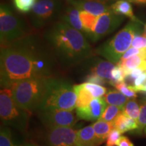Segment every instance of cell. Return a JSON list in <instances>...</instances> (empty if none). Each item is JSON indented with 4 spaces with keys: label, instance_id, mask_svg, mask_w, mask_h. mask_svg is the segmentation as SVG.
Wrapping results in <instances>:
<instances>
[{
    "label": "cell",
    "instance_id": "obj_20",
    "mask_svg": "<svg viewBox=\"0 0 146 146\" xmlns=\"http://www.w3.org/2000/svg\"><path fill=\"white\" fill-rule=\"evenodd\" d=\"M74 89L77 96L76 108L87 106L94 99L91 93L85 89L82 84L74 85Z\"/></svg>",
    "mask_w": 146,
    "mask_h": 146
},
{
    "label": "cell",
    "instance_id": "obj_22",
    "mask_svg": "<svg viewBox=\"0 0 146 146\" xmlns=\"http://www.w3.org/2000/svg\"><path fill=\"white\" fill-rule=\"evenodd\" d=\"M79 13L80 18H81L84 31H85V34L88 36L93 31L98 16L93 15L86 11L83 10H80Z\"/></svg>",
    "mask_w": 146,
    "mask_h": 146
},
{
    "label": "cell",
    "instance_id": "obj_8",
    "mask_svg": "<svg viewBox=\"0 0 146 146\" xmlns=\"http://www.w3.org/2000/svg\"><path fill=\"white\" fill-rule=\"evenodd\" d=\"M61 4L57 0H39L31 11L30 20L35 29L50 25L59 15Z\"/></svg>",
    "mask_w": 146,
    "mask_h": 146
},
{
    "label": "cell",
    "instance_id": "obj_1",
    "mask_svg": "<svg viewBox=\"0 0 146 146\" xmlns=\"http://www.w3.org/2000/svg\"><path fill=\"white\" fill-rule=\"evenodd\" d=\"M42 40L34 33L8 46L0 55L1 87L10 88L14 83L32 78H52V58Z\"/></svg>",
    "mask_w": 146,
    "mask_h": 146
},
{
    "label": "cell",
    "instance_id": "obj_23",
    "mask_svg": "<svg viewBox=\"0 0 146 146\" xmlns=\"http://www.w3.org/2000/svg\"><path fill=\"white\" fill-rule=\"evenodd\" d=\"M123 112V108L114 105H108L100 119L106 122L114 123L116 118Z\"/></svg>",
    "mask_w": 146,
    "mask_h": 146
},
{
    "label": "cell",
    "instance_id": "obj_3",
    "mask_svg": "<svg viewBox=\"0 0 146 146\" xmlns=\"http://www.w3.org/2000/svg\"><path fill=\"white\" fill-rule=\"evenodd\" d=\"M77 96L74 86L62 78H49L45 83L44 94L38 110L60 109L73 111Z\"/></svg>",
    "mask_w": 146,
    "mask_h": 146
},
{
    "label": "cell",
    "instance_id": "obj_36",
    "mask_svg": "<svg viewBox=\"0 0 146 146\" xmlns=\"http://www.w3.org/2000/svg\"><path fill=\"white\" fill-rule=\"evenodd\" d=\"M116 146H134V145L127 137L121 136L118 139Z\"/></svg>",
    "mask_w": 146,
    "mask_h": 146
},
{
    "label": "cell",
    "instance_id": "obj_33",
    "mask_svg": "<svg viewBox=\"0 0 146 146\" xmlns=\"http://www.w3.org/2000/svg\"><path fill=\"white\" fill-rule=\"evenodd\" d=\"M86 81L89 83L97 84V85H104L106 83H108L107 81L104 79L103 78L100 77V76L96 75V74H89L88 76H87Z\"/></svg>",
    "mask_w": 146,
    "mask_h": 146
},
{
    "label": "cell",
    "instance_id": "obj_27",
    "mask_svg": "<svg viewBox=\"0 0 146 146\" xmlns=\"http://www.w3.org/2000/svg\"><path fill=\"white\" fill-rule=\"evenodd\" d=\"M0 146H18L12 140V133L8 127H1L0 131Z\"/></svg>",
    "mask_w": 146,
    "mask_h": 146
},
{
    "label": "cell",
    "instance_id": "obj_16",
    "mask_svg": "<svg viewBox=\"0 0 146 146\" xmlns=\"http://www.w3.org/2000/svg\"><path fill=\"white\" fill-rule=\"evenodd\" d=\"M62 21L66 23L72 28L75 29L76 30L81 32L83 34L85 33L83 24H82L81 18H80L79 10L74 8L73 5L69 6L65 10L62 16Z\"/></svg>",
    "mask_w": 146,
    "mask_h": 146
},
{
    "label": "cell",
    "instance_id": "obj_37",
    "mask_svg": "<svg viewBox=\"0 0 146 146\" xmlns=\"http://www.w3.org/2000/svg\"><path fill=\"white\" fill-rule=\"evenodd\" d=\"M137 92H143L146 93V82L143 84V85H141V87H138L137 89H136Z\"/></svg>",
    "mask_w": 146,
    "mask_h": 146
},
{
    "label": "cell",
    "instance_id": "obj_19",
    "mask_svg": "<svg viewBox=\"0 0 146 146\" xmlns=\"http://www.w3.org/2000/svg\"><path fill=\"white\" fill-rule=\"evenodd\" d=\"M114 125L115 129H118L121 133L133 131L135 129H137L138 128L137 120L129 118L123 112L121 113L114 120Z\"/></svg>",
    "mask_w": 146,
    "mask_h": 146
},
{
    "label": "cell",
    "instance_id": "obj_40",
    "mask_svg": "<svg viewBox=\"0 0 146 146\" xmlns=\"http://www.w3.org/2000/svg\"><path fill=\"white\" fill-rule=\"evenodd\" d=\"M127 1H129V2H133V3L135 2V0H127Z\"/></svg>",
    "mask_w": 146,
    "mask_h": 146
},
{
    "label": "cell",
    "instance_id": "obj_9",
    "mask_svg": "<svg viewBox=\"0 0 146 146\" xmlns=\"http://www.w3.org/2000/svg\"><path fill=\"white\" fill-rule=\"evenodd\" d=\"M125 17L112 10L98 16L93 31L88 36L91 41L96 42L114 31L123 23Z\"/></svg>",
    "mask_w": 146,
    "mask_h": 146
},
{
    "label": "cell",
    "instance_id": "obj_12",
    "mask_svg": "<svg viewBox=\"0 0 146 146\" xmlns=\"http://www.w3.org/2000/svg\"><path fill=\"white\" fill-rule=\"evenodd\" d=\"M107 106L103 98H94L87 106L76 108V115L78 119L94 121L100 119Z\"/></svg>",
    "mask_w": 146,
    "mask_h": 146
},
{
    "label": "cell",
    "instance_id": "obj_31",
    "mask_svg": "<svg viewBox=\"0 0 146 146\" xmlns=\"http://www.w3.org/2000/svg\"><path fill=\"white\" fill-rule=\"evenodd\" d=\"M131 47L134 48L142 49L146 48V35L145 34H136L133 39L132 43H131Z\"/></svg>",
    "mask_w": 146,
    "mask_h": 146
},
{
    "label": "cell",
    "instance_id": "obj_30",
    "mask_svg": "<svg viewBox=\"0 0 146 146\" xmlns=\"http://www.w3.org/2000/svg\"><path fill=\"white\" fill-rule=\"evenodd\" d=\"M138 132H141L143 130V129L146 128V102L142 104L140 108L139 116L137 119Z\"/></svg>",
    "mask_w": 146,
    "mask_h": 146
},
{
    "label": "cell",
    "instance_id": "obj_13",
    "mask_svg": "<svg viewBox=\"0 0 146 146\" xmlns=\"http://www.w3.org/2000/svg\"><path fill=\"white\" fill-rule=\"evenodd\" d=\"M72 5L78 10L86 11L93 15L99 16L111 11L110 7L104 0H75Z\"/></svg>",
    "mask_w": 146,
    "mask_h": 146
},
{
    "label": "cell",
    "instance_id": "obj_10",
    "mask_svg": "<svg viewBox=\"0 0 146 146\" xmlns=\"http://www.w3.org/2000/svg\"><path fill=\"white\" fill-rule=\"evenodd\" d=\"M39 117L42 123L48 129L60 127H72L78 118L72 111L60 109L39 110Z\"/></svg>",
    "mask_w": 146,
    "mask_h": 146
},
{
    "label": "cell",
    "instance_id": "obj_14",
    "mask_svg": "<svg viewBox=\"0 0 146 146\" xmlns=\"http://www.w3.org/2000/svg\"><path fill=\"white\" fill-rule=\"evenodd\" d=\"M90 64L89 74L99 76L107 81L109 84L112 85V71L115 67L114 64L109 61L96 58L92 60Z\"/></svg>",
    "mask_w": 146,
    "mask_h": 146
},
{
    "label": "cell",
    "instance_id": "obj_24",
    "mask_svg": "<svg viewBox=\"0 0 146 146\" xmlns=\"http://www.w3.org/2000/svg\"><path fill=\"white\" fill-rule=\"evenodd\" d=\"M139 105L135 100L128 101L123 108V113L129 118L137 120L140 113Z\"/></svg>",
    "mask_w": 146,
    "mask_h": 146
},
{
    "label": "cell",
    "instance_id": "obj_32",
    "mask_svg": "<svg viewBox=\"0 0 146 146\" xmlns=\"http://www.w3.org/2000/svg\"><path fill=\"white\" fill-rule=\"evenodd\" d=\"M121 134L120 131L114 128L108 137L106 146H116L118 139L121 137Z\"/></svg>",
    "mask_w": 146,
    "mask_h": 146
},
{
    "label": "cell",
    "instance_id": "obj_26",
    "mask_svg": "<svg viewBox=\"0 0 146 146\" xmlns=\"http://www.w3.org/2000/svg\"><path fill=\"white\" fill-rule=\"evenodd\" d=\"M37 0H13L14 7L23 13L31 12Z\"/></svg>",
    "mask_w": 146,
    "mask_h": 146
},
{
    "label": "cell",
    "instance_id": "obj_41",
    "mask_svg": "<svg viewBox=\"0 0 146 146\" xmlns=\"http://www.w3.org/2000/svg\"><path fill=\"white\" fill-rule=\"evenodd\" d=\"M145 133H146V128H145Z\"/></svg>",
    "mask_w": 146,
    "mask_h": 146
},
{
    "label": "cell",
    "instance_id": "obj_21",
    "mask_svg": "<svg viewBox=\"0 0 146 146\" xmlns=\"http://www.w3.org/2000/svg\"><path fill=\"white\" fill-rule=\"evenodd\" d=\"M104 99L107 104L116 106L123 108L129 101L127 96L116 90H109L104 96Z\"/></svg>",
    "mask_w": 146,
    "mask_h": 146
},
{
    "label": "cell",
    "instance_id": "obj_11",
    "mask_svg": "<svg viewBox=\"0 0 146 146\" xmlns=\"http://www.w3.org/2000/svg\"><path fill=\"white\" fill-rule=\"evenodd\" d=\"M77 131L72 127L49 129L45 135V143L47 146H77Z\"/></svg>",
    "mask_w": 146,
    "mask_h": 146
},
{
    "label": "cell",
    "instance_id": "obj_4",
    "mask_svg": "<svg viewBox=\"0 0 146 146\" xmlns=\"http://www.w3.org/2000/svg\"><path fill=\"white\" fill-rule=\"evenodd\" d=\"M139 23L133 21L129 23L112 39H108L98 47L96 50L97 54L110 62L118 63L130 47L135 35L140 33Z\"/></svg>",
    "mask_w": 146,
    "mask_h": 146
},
{
    "label": "cell",
    "instance_id": "obj_42",
    "mask_svg": "<svg viewBox=\"0 0 146 146\" xmlns=\"http://www.w3.org/2000/svg\"><path fill=\"white\" fill-rule=\"evenodd\" d=\"M145 50H146V48H145Z\"/></svg>",
    "mask_w": 146,
    "mask_h": 146
},
{
    "label": "cell",
    "instance_id": "obj_35",
    "mask_svg": "<svg viewBox=\"0 0 146 146\" xmlns=\"http://www.w3.org/2000/svg\"><path fill=\"white\" fill-rule=\"evenodd\" d=\"M146 82V71L144 72L143 74H141L139 76H138L137 78H135L133 81V87H134L135 90L136 91V89H137L138 87H141V85H143L144 83Z\"/></svg>",
    "mask_w": 146,
    "mask_h": 146
},
{
    "label": "cell",
    "instance_id": "obj_34",
    "mask_svg": "<svg viewBox=\"0 0 146 146\" xmlns=\"http://www.w3.org/2000/svg\"><path fill=\"white\" fill-rule=\"evenodd\" d=\"M144 50H145V49L139 50V49L134 48V47H131V48H129V50L123 54V56H122V58H120V60H125L131 57V56H135V55L141 54L144 52Z\"/></svg>",
    "mask_w": 146,
    "mask_h": 146
},
{
    "label": "cell",
    "instance_id": "obj_29",
    "mask_svg": "<svg viewBox=\"0 0 146 146\" xmlns=\"http://www.w3.org/2000/svg\"><path fill=\"white\" fill-rule=\"evenodd\" d=\"M127 76V72L125 69L120 66H115L112 71V86H114L116 84L125 81V78Z\"/></svg>",
    "mask_w": 146,
    "mask_h": 146
},
{
    "label": "cell",
    "instance_id": "obj_2",
    "mask_svg": "<svg viewBox=\"0 0 146 146\" xmlns=\"http://www.w3.org/2000/svg\"><path fill=\"white\" fill-rule=\"evenodd\" d=\"M43 39L65 66L77 64L92 55L91 45L83 34L63 21L56 22L49 27Z\"/></svg>",
    "mask_w": 146,
    "mask_h": 146
},
{
    "label": "cell",
    "instance_id": "obj_39",
    "mask_svg": "<svg viewBox=\"0 0 146 146\" xmlns=\"http://www.w3.org/2000/svg\"><path fill=\"white\" fill-rule=\"evenodd\" d=\"M144 34L146 35V23H145V26H144Z\"/></svg>",
    "mask_w": 146,
    "mask_h": 146
},
{
    "label": "cell",
    "instance_id": "obj_38",
    "mask_svg": "<svg viewBox=\"0 0 146 146\" xmlns=\"http://www.w3.org/2000/svg\"><path fill=\"white\" fill-rule=\"evenodd\" d=\"M20 146H40L35 143H33V142H26V143H24L21 144Z\"/></svg>",
    "mask_w": 146,
    "mask_h": 146
},
{
    "label": "cell",
    "instance_id": "obj_7",
    "mask_svg": "<svg viewBox=\"0 0 146 146\" xmlns=\"http://www.w3.org/2000/svg\"><path fill=\"white\" fill-rule=\"evenodd\" d=\"M30 114L15 102L11 88L1 87L0 92V118L3 125L15 128L21 132H26Z\"/></svg>",
    "mask_w": 146,
    "mask_h": 146
},
{
    "label": "cell",
    "instance_id": "obj_15",
    "mask_svg": "<svg viewBox=\"0 0 146 146\" xmlns=\"http://www.w3.org/2000/svg\"><path fill=\"white\" fill-rule=\"evenodd\" d=\"M101 144L97 138L92 125L87 126L77 131V146H98Z\"/></svg>",
    "mask_w": 146,
    "mask_h": 146
},
{
    "label": "cell",
    "instance_id": "obj_5",
    "mask_svg": "<svg viewBox=\"0 0 146 146\" xmlns=\"http://www.w3.org/2000/svg\"><path fill=\"white\" fill-rule=\"evenodd\" d=\"M47 79L32 78L14 83L10 88L15 102L29 113L39 110Z\"/></svg>",
    "mask_w": 146,
    "mask_h": 146
},
{
    "label": "cell",
    "instance_id": "obj_17",
    "mask_svg": "<svg viewBox=\"0 0 146 146\" xmlns=\"http://www.w3.org/2000/svg\"><path fill=\"white\" fill-rule=\"evenodd\" d=\"M111 10H112L114 13L123 15L124 16H127L131 20V21L137 22L143 24L139 20L135 17V16L133 14L132 5L129 3V1L127 0H119L116 2L111 5Z\"/></svg>",
    "mask_w": 146,
    "mask_h": 146
},
{
    "label": "cell",
    "instance_id": "obj_18",
    "mask_svg": "<svg viewBox=\"0 0 146 146\" xmlns=\"http://www.w3.org/2000/svg\"><path fill=\"white\" fill-rule=\"evenodd\" d=\"M97 138L101 143H104L113 129H114V123L106 122L99 119L92 125Z\"/></svg>",
    "mask_w": 146,
    "mask_h": 146
},
{
    "label": "cell",
    "instance_id": "obj_6",
    "mask_svg": "<svg viewBox=\"0 0 146 146\" xmlns=\"http://www.w3.org/2000/svg\"><path fill=\"white\" fill-rule=\"evenodd\" d=\"M25 21L12 12L10 7L1 4L0 8V40L1 48L8 46L33 34Z\"/></svg>",
    "mask_w": 146,
    "mask_h": 146
},
{
    "label": "cell",
    "instance_id": "obj_25",
    "mask_svg": "<svg viewBox=\"0 0 146 146\" xmlns=\"http://www.w3.org/2000/svg\"><path fill=\"white\" fill-rule=\"evenodd\" d=\"M83 86L91 93L94 98H102L107 93V89L102 85L89 83H82Z\"/></svg>",
    "mask_w": 146,
    "mask_h": 146
},
{
    "label": "cell",
    "instance_id": "obj_28",
    "mask_svg": "<svg viewBox=\"0 0 146 146\" xmlns=\"http://www.w3.org/2000/svg\"><path fill=\"white\" fill-rule=\"evenodd\" d=\"M114 87L128 98H137V91L135 90L133 85H127L125 81L116 84Z\"/></svg>",
    "mask_w": 146,
    "mask_h": 146
}]
</instances>
